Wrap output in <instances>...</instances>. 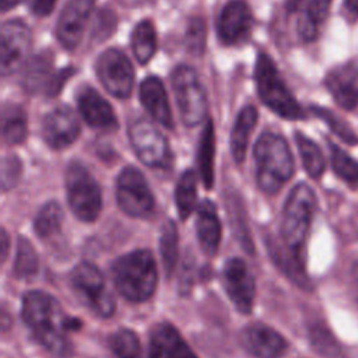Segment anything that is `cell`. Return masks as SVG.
Wrapping results in <instances>:
<instances>
[{"instance_id":"cell-1","label":"cell","mask_w":358,"mask_h":358,"mask_svg":"<svg viewBox=\"0 0 358 358\" xmlns=\"http://www.w3.org/2000/svg\"><path fill=\"white\" fill-rule=\"evenodd\" d=\"M21 317L35 340L50 354L59 358L71 355L73 344L69 334L78 330L81 322L66 315L53 295L41 289L24 294Z\"/></svg>"},{"instance_id":"cell-2","label":"cell","mask_w":358,"mask_h":358,"mask_svg":"<svg viewBox=\"0 0 358 358\" xmlns=\"http://www.w3.org/2000/svg\"><path fill=\"white\" fill-rule=\"evenodd\" d=\"M117 292L130 302L150 299L158 285L154 255L148 249H137L117 257L110 267Z\"/></svg>"},{"instance_id":"cell-3","label":"cell","mask_w":358,"mask_h":358,"mask_svg":"<svg viewBox=\"0 0 358 358\" xmlns=\"http://www.w3.org/2000/svg\"><path fill=\"white\" fill-rule=\"evenodd\" d=\"M256 180L259 187L268 193H277L292 176L294 159L287 141L271 131L263 133L255 145Z\"/></svg>"},{"instance_id":"cell-4","label":"cell","mask_w":358,"mask_h":358,"mask_svg":"<svg viewBox=\"0 0 358 358\" xmlns=\"http://www.w3.org/2000/svg\"><path fill=\"white\" fill-rule=\"evenodd\" d=\"M316 208V196L306 183H298L288 194L281 218L284 246L301 259V252L310 228Z\"/></svg>"},{"instance_id":"cell-5","label":"cell","mask_w":358,"mask_h":358,"mask_svg":"<svg viewBox=\"0 0 358 358\" xmlns=\"http://www.w3.org/2000/svg\"><path fill=\"white\" fill-rule=\"evenodd\" d=\"M255 81L262 102L284 119H303V110L282 81L274 62L267 55H259L255 67Z\"/></svg>"},{"instance_id":"cell-6","label":"cell","mask_w":358,"mask_h":358,"mask_svg":"<svg viewBox=\"0 0 358 358\" xmlns=\"http://www.w3.org/2000/svg\"><path fill=\"white\" fill-rule=\"evenodd\" d=\"M67 201L73 214L84 221L92 222L102 210V193L91 172L80 162L73 161L66 172Z\"/></svg>"},{"instance_id":"cell-7","label":"cell","mask_w":358,"mask_h":358,"mask_svg":"<svg viewBox=\"0 0 358 358\" xmlns=\"http://www.w3.org/2000/svg\"><path fill=\"white\" fill-rule=\"evenodd\" d=\"M71 287L78 299L96 316L110 317L116 303L99 268L90 262L78 263L70 273Z\"/></svg>"},{"instance_id":"cell-8","label":"cell","mask_w":358,"mask_h":358,"mask_svg":"<svg viewBox=\"0 0 358 358\" xmlns=\"http://www.w3.org/2000/svg\"><path fill=\"white\" fill-rule=\"evenodd\" d=\"M172 88L183 123L199 124L207 112V95L196 71L187 66L176 67L172 73Z\"/></svg>"},{"instance_id":"cell-9","label":"cell","mask_w":358,"mask_h":358,"mask_svg":"<svg viewBox=\"0 0 358 358\" xmlns=\"http://www.w3.org/2000/svg\"><path fill=\"white\" fill-rule=\"evenodd\" d=\"M116 199L120 210L130 217L144 218L154 210V196L141 172L126 166L117 176Z\"/></svg>"},{"instance_id":"cell-10","label":"cell","mask_w":358,"mask_h":358,"mask_svg":"<svg viewBox=\"0 0 358 358\" xmlns=\"http://www.w3.org/2000/svg\"><path fill=\"white\" fill-rule=\"evenodd\" d=\"M96 76L102 85L117 98H127L134 83V70L127 56L117 49H106L96 60Z\"/></svg>"},{"instance_id":"cell-11","label":"cell","mask_w":358,"mask_h":358,"mask_svg":"<svg viewBox=\"0 0 358 358\" xmlns=\"http://www.w3.org/2000/svg\"><path fill=\"white\" fill-rule=\"evenodd\" d=\"M130 143L143 164L161 168L169 162V147L164 134L148 120L137 119L129 127Z\"/></svg>"},{"instance_id":"cell-12","label":"cell","mask_w":358,"mask_h":358,"mask_svg":"<svg viewBox=\"0 0 358 358\" xmlns=\"http://www.w3.org/2000/svg\"><path fill=\"white\" fill-rule=\"evenodd\" d=\"M222 282L231 302L242 315L250 313L256 296V282L248 264L239 257H231L222 267Z\"/></svg>"},{"instance_id":"cell-13","label":"cell","mask_w":358,"mask_h":358,"mask_svg":"<svg viewBox=\"0 0 358 358\" xmlns=\"http://www.w3.org/2000/svg\"><path fill=\"white\" fill-rule=\"evenodd\" d=\"M31 46V31L25 22L10 20L0 31V70L3 76L14 73L24 62Z\"/></svg>"},{"instance_id":"cell-14","label":"cell","mask_w":358,"mask_h":358,"mask_svg":"<svg viewBox=\"0 0 358 358\" xmlns=\"http://www.w3.org/2000/svg\"><path fill=\"white\" fill-rule=\"evenodd\" d=\"M253 28V14L243 0L228 1L217 20V34L221 43L235 46L243 43L250 36Z\"/></svg>"},{"instance_id":"cell-15","label":"cell","mask_w":358,"mask_h":358,"mask_svg":"<svg viewBox=\"0 0 358 358\" xmlns=\"http://www.w3.org/2000/svg\"><path fill=\"white\" fill-rule=\"evenodd\" d=\"M94 4L95 0H69L64 6L56 25V35L63 48L73 50L80 43Z\"/></svg>"},{"instance_id":"cell-16","label":"cell","mask_w":358,"mask_h":358,"mask_svg":"<svg viewBox=\"0 0 358 358\" xmlns=\"http://www.w3.org/2000/svg\"><path fill=\"white\" fill-rule=\"evenodd\" d=\"M241 345L256 358H278L287 351L285 338L274 329L253 323L239 334Z\"/></svg>"},{"instance_id":"cell-17","label":"cell","mask_w":358,"mask_h":358,"mask_svg":"<svg viewBox=\"0 0 358 358\" xmlns=\"http://www.w3.org/2000/svg\"><path fill=\"white\" fill-rule=\"evenodd\" d=\"M43 138L53 150H63L73 144L80 134L76 113L66 105L50 110L43 120Z\"/></svg>"},{"instance_id":"cell-18","label":"cell","mask_w":358,"mask_h":358,"mask_svg":"<svg viewBox=\"0 0 358 358\" xmlns=\"http://www.w3.org/2000/svg\"><path fill=\"white\" fill-rule=\"evenodd\" d=\"M148 358H199L176 327L162 322L154 324L148 337Z\"/></svg>"},{"instance_id":"cell-19","label":"cell","mask_w":358,"mask_h":358,"mask_svg":"<svg viewBox=\"0 0 358 358\" xmlns=\"http://www.w3.org/2000/svg\"><path fill=\"white\" fill-rule=\"evenodd\" d=\"M324 84L341 108L351 110L358 106V63L336 66L327 73Z\"/></svg>"},{"instance_id":"cell-20","label":"cell","mask_w":358,"mask_h":358,"mask_svg":"<svg viewBox=\"0 0 358 358\" xmlns=\"http://www.w3.org/2000/svg\"><path fill=\"white\" fill-rule=\"evenodd\" d=\"M77 103L81 116L90 126L101 130H115L117 127L112 106L92 87L85 85L78 90Z\"/></svg>"},{"instance_id":"cell-21","label":"cell","mask_w":358,"mask_h":358,"mask_svg":"<svg viewBox=\"0 0 358 358\" xmlns=\"http://www.w3.org/2000/svg\"><path fill=\"white\" fill-rule=\"evenodd\" d=\"M140 101L154 120L169 129L173 126L166 92L158 77L150 76L143 80L140 85Z\"/></svg>"},{"instance_id":"cell-22","label":"cell","mask_w":358,"mask_h":358,"mask_svg":"<svg viewBox=\"0 0 358 358\" xmlns=\"http://www.w3.org/2000/svg\"><path fill=\"white\" fill-rule=\"evenodd\" d=\"M196 232L203 252L208 256H214L221 241V222L217 208L210 200H204L197 208Z\"/></svg>"},{"instance_id":"cell-23","label":"cell","mask_w":358,"mask_h":358,"mask_svg":"<svg viewBox=\"0 0 358 358\" xmlns=\"http://www.w3.org/2000/svg\"><path fill=\"white\" fill-rule=\"evenodd\" d=\"M256 122H257V110L252 105L242 108L236 116L232 134H231V151H232L234 159L238 164H242L245 159L249 138Z\"/></svg>"},{"instance_id":"cell-24","label":"cell","mask_w":358,"mask_h":358,"mask_svg":"<svg viewBox=\"0 0 358 358\" xmlns=\"http://www.w3.org/2000/svg\"><path fill=\"white\" fill-rule=\"evenodd\" d=\"M52 55L49 52H41L29 59L27 63L22 77L21 85L29 94L39 92L41 90L45 91L52 74Z\"/></svg>"},{"instance_id":"cell-25","label":"cell","mask_w":358,"mask_h":358,"mask_svg":"<svg viewBox=\"0 0 358 358\" xmlns=\"http://www.w3.org/2000/svg\"><path fill=\"white\" fill-rule=\"evenodd\" d=\"M214 157H215V130L214 123L207 120L200 136L197 164L200 171V178L207 189L214 186Z\"/></svg>"},{"instance_id":"cell-26","label":"cell","mask_w":358,"mask_h":358,"mask_svg":"<svg viewBox=\"0 0 358 358\" xmlns=\"http://www.w3.org/2000/svg\"><path fill=\"white\" fill-rule=\"evenodd\" d=\"M331 0H309L305 6L299 20H298V32L299 36L310 42L317 36L319 28L327 17Z\"/></svg>"},{"instance_id":"cell-27","label":"cell","mask_w":358,"mask_h":358,"mask_svg":"<svg viewBox=\"0 0 358 358\" xmlns=\"http://www.w3.org/2000/svg\"><path fill=\"white\" fill-rule=\"evenodd\" d=\"M1 136L7 144H20L27 137V116L20 105L6 103L1 110Z\"/></svg>"},{"instance_id":"cell-28","label":"cell","mask_w":358,"mask_h":358,"mask_svg":"<svg viewBox=\"0 0 358 358\" xmlns=\"http://www.w3.org/2000/svg\"><path fill=\"white\" fill-rule=\"evenodd\" d=\"M131 48L136 59L145 64L154 56L157 49V35L154 24L150 20L140 21L131 34Z\"/></svg>"},{"instance_id":"cell-29","label":"cell","mask_w":358,"mask_h":358,"mask_svg":"<svg viewBox=\"0 0 358 358\" xmlns=\"http://www.w3.org/2000/svg\"><path fill=\"white\" fill-rule=\"evenodd\" d=\"M197 179L193 171H185L178 180L175 190V201L178 214L182 220H186L196 208L197 204Z\"/></svg>"},{"instance_id":"cell-30","label":"cell","mask_w":358,"mask_h":358,"mask_svg":"<svg viewBox=\"0 0 358 358\" xmlns=\"http://www.w3.org/2000/svg\"><path fill=\"white\" fill-rule=\"evenodd\" d=\"M295 140H296V145L299 150L303 168L308 172V175L315 179L320 178L326 166L320 148L315 141H312L309 137H306L299 131L295 133Z\"/></svg>"},{"instance_id":"cell-31","label":"cell","mask_w":358,"mask_h":358,"mask_svg":"<svg viewBox=\"0 0 358 358\" xmlns=\"http://www.w3.org/2000/svg\"><path fill=\"white\" fill-rule=\"evenodd\" d=\"M63 222L62 207L56 201H49L41 207L35 220L34 229L36 235L42 239L50 238L60 231Z\"/></svg>"},{"instance_id":"cell-32","label":"cell","mask_w":358,"mask_h":358,"mask_svg":"<svg viewBox=\"0 0 358 358\" xmlns=\"http://www.w3.org/2000/svg\"><path fill=\"white\" fill-rule=\"evenodd\" d=\"M38 267L39 260L35 248L27 238L20 236L14 260V275L21 280L32 278L38 273Z\"/></svg>"},{"instance_id":"cell-33","label":"cell","mask_w":358,"mask_h":358,"mask_svg":"<svg viewBox=\"0 0 358 358\" xmlns=\"http://www.w3.org/2000/svg\"><path fill=\"white\" fill-rule=\"evenodd\" d=\"M110 350L117 358H144L138 336L126 327H120L109 337Z\"/></svg>"},{"instance_id":"cell-34","label":"cell","mask_w":358,"mask_h":358,"mask_svg":"<svg viewBox=\"0 0 358 358\" xmlns=\"http://www.w3.org/2000/svg\"><path fill=\"white\" fill-rule=\"evenodd\" d=\"M178 231L173 221H166L161 231L159 238V250L162 257V264L165 274L172 275L178 263Z\"/></svg>"},{"instance_id":"cell-35","label":"cell","mask_w":358,"mask_h":358,"mask_svg":"<svg viewBox=\"0 0 358 358\" xmlns=\"http://www.w3.org/2000/svg\"><path fill=\"white\" fill-rule=\"evenodd\" d=\"M327 144L330 148L331 166L336 175L350 185H357L358 183V161L350 157L344 150H341L334 143L329 141Z\"/></svg>"},{"instance_id":"cell-36","label":"cell","mask_w":358,"mask_h":358,"mask_svg":"<svg viewBox=\"0 0 358 358\" xmlns=\"http://www.w3.org/2000/svg\"><path fill=\"white\" fill-rule=\"evenodd\" d=\"M312 110L322 119L324 120L329 127L333 130L334 134H337L341 140H344L345 143L348 144H358V136L352 131V129L344 122L341 120L337 115H334L333 112L324 109V108H319V106H315L312 108Z\"/></svg>"},{"instance_id":"cell-37","label":"cell","mask_w":358,"mask_h":358,"mask_svg":"<svg viewBox=\"0 0 358 358\" xmlns=\"http://www.w3.org/2000/svg\"><path fill=\"white\" fill-rule=\"evenodd\" d=\"M186 49L196 56L203 55L206 46V22L203 18H193L189 21L185 35Z\"/></svg>"},{"instance_id":"cell-38","label":"cell","mask_w":358,"mask_h":358,"mask_svg":"<svg viewBox=\"0 0 358 358\" xmlns=\"http://www.w3.org/2000/svg\"><path fill=\"white\" fill-rule=\"evenodd\" d=\"M22 172V164L15 155H7L1 162V189L7 192L14 187Z\"/></svg>"},{"instance_id":"cell-39","label":"cell","mask_w":358,"mask_h":358,"mask_svg":"<svg viewBox=\"0 0 358 358\" xmlns=\"http://www.w3.org/2000/svg\"><path fill=\"white\" fill-rule=\"evenodd\" d=\"M73 74H74V69H70V67L63 69V70L57 71L56 74H53V76L50 77V80H49L46 88H45L46 95H48V96H56V95L60 92L63 84H64Z\"/></svg>"},{"instance_id":"cell-40","label":"cell","mask_w":358,"mask_h":358,"mask_svg":"<svg viewBox=\"0 0 358 358\" xmlns=\"http://www.w3.org/2000/svg\"><path fill=\"white\" fill-rule=\"evenodd\" d=\"M243 214V208L241 204H238V199L236 197H232V206H231V215L234 217L232 221L235 222V229H236V234L239 235L241 238V242L245 245V248H249L252 249V242H250V238L249 235L243 231L242 225L239 224L241 222V215Z\"/></svg>"},{"instance_id":"cell-41","label":"cell","mask_w":358,"mask_h":358,"mask_svg":"<svg viewBox=\"0 0 358 358\" xmlns=\"http://www.w3.org/2000/svg\"><path fill=\"white\" fill-rule=\"evenodd\" d=\"M57 0H31V11L39 17H45L52 13Z\"/></svg>"},{"instance_id":"cell-42","label":"cell","mask_w":358,"mask_h":358,"mask_svg":"<svg viewBox=\"0 0 358 358\" xmlns=\"http://www.w3.org/2000/svg\"><path fill=\"white\" fill-rule=\"evenodd\" d=\"M0 245H1V249H0V257H1V262L4 263L6 259H7V255H8V249H10V239H8V234L4 228H1V235H0Z\"/></svg>"},{"instance_id":"cell-43","label":"cell","mask_w":358,"mask_h":358,"mask_svg":"<svg viewBox=\"0 0 358 358\" xmlns=\"http://www.w3.org/2000/svg\"><path fill=\"white\" fill-rule=\"evenodd\" d=\"M344 4L351 14L358 15V0H344Z\"/></svg>"},{"instance_id":"cell-44","label":"cell","mask_w":358,"mask_h":358,"mask_svg":"<svg viewBox=\"0 0 358 358\" xmlns=\"http://www.w3.org/2000/svg\"><path fill=\"white\" fill-rule=\"evenodd\" d=\"M21 0H1V10L3 11H7L13 7H15Z\"/></svg>"},{"instance_id":"cell-45","label":"cell","mask_w":358,"mask_h":358,"mask_svg":"<svg viewBox=\"0 0 358 358\" xmlns=\"http://www.w3.org/2000/svg\"><path fill=\"white\" fill-rule=\"evenodd\" d=\"M299 3H301V0H287V8L289 11H294L299 6Z\"/></svg>"},{"instance_id":"cell-46","label":"cell","mask_w":358,"mask_h":358,"mask_svg":"<svg viewBox=\"0 0 358 358\" xmlns=\"http://www.w3.org/2000/svg\"><path fill=\"white\" fill-rule=\"evenodd\" d=\"M357 296H358V288H357Z\"/></svg>"}]
</instances>
